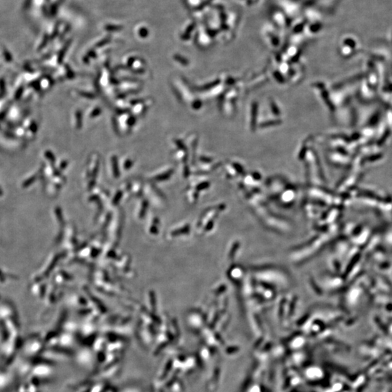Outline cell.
<instances>
[{
    "mask_svg": "<svg viewBox=\"0 0 392 392\" xmlns=\"http://www.w3.org/2000/svg\"><path fill=\"white\" fill-rule=\"evenodd\" d=\"M121 27H117V26H115V27H114V28H112L111 26H108L107 27H106V29H107V30H113V29L119 30V29H121Z\"/></svg>",
    "mask_w": 392,
    "mask_h": 392,
    "instance_id": "obj_1",
    "label": "cell"
}]
</instances>
